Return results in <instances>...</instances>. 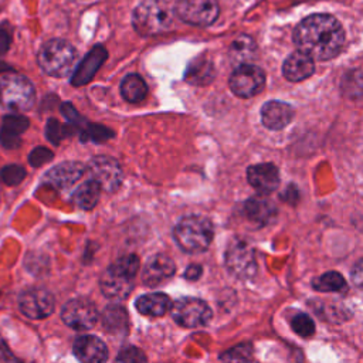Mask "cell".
Returning a JSON list of instances; mask_svg holds the SVG:
<instances>
[{
  "mask_svg": "<svg viewBox=\"0 0 363 363\" xmlns=\"http://www.w3.org/2000/svg\"><path fill=\"white\" fill-rule=\"evenodd\" d=\"M294 43L298 51L312 60H330L336 57L345 43L340 23L329 14H312L295 27Z\"/></svg>",
  "mask_w": 363,
  "mask_h": 363,
  "instance_id": "6da1fadb",
  "label": "cell"
},
{
  "mask_svg": "<svg viewBox=\"0 0 363 363\" xmlns=\"http://www.w3.org/2000/svg\"><path fill=\"white\" fill-rule=\"evenodd\" d=\"M139 269V259L133 254L121 257L101 277V291L113 301L125 299L133 289V279Z\"/></svg>",
  "mask_w": 363,
  "mask_h": 363,
  "instance_id": "7a4b0ae2",
  "label": "cell"
},
{
  "mask_svg": "<svg viewBox=\"0 0 363 363\" xmlns=\"http://www.w3.org/2000/svg\"><path fill=\"white\" fill-rule=\"evenodd\" d=\"M37 61L47 75L62 78L74 69L77 62V50L65 40H48L41 45Z\"/></svg>",
  "mask_w": 363,
  "mask_h": 363,
  "instance_id": "3957f363",
  "label": "cell"
},
{
  "mask_svg": "<svg viewBox=\"0 0 363 363\" xmlns=\"http://www.w3.org/2000/svg\"><path fill=\"white\" fill-rule=\"evenodd\" d=\"M213 224L201 216H187L182 218L173 231L177 245L190 254L204 251L213 240Z\"/></svg>",
  "mask_w": 363,
  "mask_h": 363,
  "instance_id": "277c9868",
  "label": "cell"
},
{
  "mask_svg": "<svg viewBox=\"0 0 363 363\" xmlns=\"http://www.w3.org/2000/svg\"><path fill=\"white\" fill-rule=\"evenodd\" d=\"M173 23V11L163 0H145L133 10L132 24L140 35H155Z\"/></svg>",
  "mask_w": 363,
  "mask_h": 363,
  "instance_id": "5b68a950",
  "label": "cell"
},
{
  "mask_svg": "<svg viewBox=\"0 0 363 363\" xmlns=\"http://www.w3.org/2000/svg\"><path fill=\"white\" fill-rule=\"evenodd\" d=\"M35 101V89L26 77L9 74L0 79V104L16 112L28 111Z\"/></svg>",
  "mask_w": 363,
  "mask_h": 363,
  "instance_id": "8992f818",
  "label": "cell"
},
{
  "mask_svg": "<svg viewBox=\"0 0 363 363\" xmlns=\"http://www.w3.org/2000/svg\"><path fill=\"white\" fill-rule=\"evenodd\" d=\"M174 13L190 26L207 27L217 20L220 7L217 0H177Z\"/></svg>",
  "mask_w": 363,
  "mask_h": 363,
  "instance_id": "52a82bcc",
  "label": "cell"
},
{
  "mask_svg": "<svg viewBox=\"0 0 363 363\" xmlns=\"http://www.w3.org/2000/svg\"><path fill=\"white\" fill-rule=\"evenodd\" d=\"M170 312L173 319L183 328L204 326L211 318L210 306L197 298H180L172 306Z\"/></svg>",
  "mask_w": 363,
  "mask_h": 363,
  "instance_id": "ba28073f",
  "label": "cell"
},
{
  "mask_svg": "<svg viewBox=\"0 0 363 363\" xmlns=\"http://www.w3.org/2000/svg\"><path fill=\"white\" fill-rule=\"evenodd\" d=\"M264 84L265 74L254 64H240L230 77V88L240 98H251L259 94Z\"/></svg>",
  "mask_w": 363,
  "mask_h": 363,
  "instance_id": "9c48e42d",
  "label": "cell"
},
{
  "mask_svg": "<svg viewBox=\"0 0 363 363\" xmlns=\"http://www.w3.org/2000/svg\"><path fill=\"white\" fill-rule=\"evenodd\" d=\"M85 169L89 173L91 180H94L99 186V189L106 191L116 190L123 179L119 163L111 156H95L89 160Z\"/></svg>",
  "mask_w": 363,
  "mask_h": 363,
  "instance_id": "30bf717a",
  "label": "cell"
},
{
  "mask_svg": "<svg viewBox=\"0 0 363 363\" xmlns=\"http://www.w3.org/2000/svg\"><path fill=\"white\" fill-rule=\"evenodd\" d=\"M61 318L69 328L75 330H85L95 326L98 320V311L91 301L85 298H75L64 305Z\"/></svg>",
  "mask_w": 363,
  "mask_h": 363,
  "instance_id": "8fae6325",
  "label": "cell"
},
{
  "mask_svg": "<svg viewBox=\"0 0 363 363\" xmlns=\"http://www.w3.org/2000/svg\"><path fill=\"white\" fill-rule=\"evenodd\" d=\"M20 311L31 319H43L52 313L54 298L43 288H30L21 292L18 298Z\"/></svg>",
  "mask_w": 363,
  "mask_h": 363,
  "instance_id": "7c38bea8",
  "label": "cell"
},
{
  "mask_svg": "<svg viewBox=\"0 0 363 363\" xmlns=\"http://www.w3.org/2000/svg\"><path fill=\"white\" fill-rule=\"evenodd\" d=\"M225 264L231 272L242 278L252 277L257 269L254 250L241 240L230 244L225 252Z\"/></svg>",
  "mask_w": 363,
  "mask_h": 363,
  "instance_id": "4fadbf2b",
  "label": "cell"
},
{
  "mask_svg": "<svg viewBox=\"0 0 363 363\" xmlns=\"http://www.w3.org/2000/svg\"><path fill=\"white\" fill-rule=\"evenodd\" d=\"M85 172V166L79 162H64L50 169L44 174V182L58 190H65L74 186Z\"/></svg>",
  "mask_w": 363,
  "mask_h": 363,
  "instance_id": "5bb4252c",
  "label": "cell"
},
{
  "mask_svg": "<svg viewBox=\"0 0 363 363\" xmlns=\"http://www.w3.org/2000/svg\"><path fill=\"white\" fill-rule=\"evenodd\" d=\"M247 180L259 194H269L279 186V173L272 163H258L247 169Z\"/></svg>",
  "mask_w": 363,
  "mask_h": 363,
  "instance_id": "9a60e30c",
  "label": "cell"
},
{
  "mask_svg": "<svg viewBox=\"0 0 363 363\" xmlns=\"http://www.w3.org/2000/svg\"><path fill=\"white\" fill-rule=\"evenodd\" d=\"M176 271L174 262L164 254H155L147 259L142 272L143 284L149 286H157L173 277Z\"/></svg>",
  "mask_w": 363,
  "mask_h": 363,
  "instance_id": "2e32d148",
  "label": "cell"
},
{
  "mask_svg": "<svg viewBox=\"0 0 363 363\" xmlns=\"http://www.w3.org/2000/svg\"><path fill=\"white\" fill-rule=\"evenodd\" d=\"M74 353L81 363H105L108 360V347L98 337L84 335L75 339Z\"/></svg>",
  "mask_w": 363,
  "mask_h": 363,
  "instance_id": "e0dca14e",
  "label": "cell"
},
{
  "mask_svg": "<svg viewBox=\"0 0 363 363\" xmlns=\"http://www.w3.org/2000/svg\"><path fill=\"white\" fill-rule=\"evenodd\" d=\"M294 109L282 101H268L261 108V122L271 130H281L291 123Z\"/></svg>",
  "mask_w": 363,
  "mask_h": 363,
  "instance_id": "ac0fdd59",
  "label": "cell"
},
{
  "mask_svg": "<svg viewBox=\"0 0 363 363\" xmlns=\"http://www.w3.org/2000/svg\"><path fill=\"white\" fill-rule=\"evenodd\" d=\"M105 60H106V50L102 45H95L77 67L71 78V84L75 86H81L89 82Z\"/></svg>",
  "mask_w": 363,
  "mask_h": 363,
  "instance_id": "d6986e66",
  "label": "cell"
},
{
  "mask_svg": "<svg viewBox=\"0 0 363 363\" xmlns=\"http://www.w3.org/2000/svg\"><path fill=\"white\" fill-rule=\"evenodd\" d=\"M315 71V62L301 51H295L284 61L282 74L291 82H299L309 78Z\"/></svg>",
  "mask_w": 363,
  "mask_h": 363,
  "instance_id": "ffe728a7",
  "label": "cell"
},
{
  "mask_svg": "<svg viewBox=\"0 0 363 363\" xmlns=\"http://www.w3.org/2000/svg\"><path fill=\"white\" fill-rule=\"evenodd\" d=\"M30 122L23 115H7L3 118L0 129V142L6 149H16L20 146V135L28 128Z\"/></svg>",
  "mask_w": 363,
  "mask_h": 363,
  "instance_id": "44dd1931",
  "label": "cell"
},
{
  "mask_svg": "<svg viewBox=\"0 0 363 363\" xmlns=\"http://www.w3.org/2000/svg\"><path fill=\"white\" fill-rule=\"evenodd\" d=\"M244 213L251 223L257 225H265L274 218L275 207L269 200L264 197H251L244 204Z\"/></svg>",
  "mask_w": 363,
  "mask_h": 363,
  "instance_id": "7402d4cb",
  "label": "cell"
},
{
  "mask_svg": "<svg viewBox=\"0 0 363 363\" xmlns=\"http://www.w3.org/2000/svg\"><path fill=\"white\" fill-rule=\"evenodd\" d=\"M172 302L166 294H146L136 299V309L145 316H163L167 311H170Z\"/></svg>",
  "mask_w": 363,
  "mask_h": 363,
  "instance_id": "603a6c76",
  "label": "cell"
},
{
  "mask_svg": "<svg viewBox=\"0 0 363 363\" xmlns=\"http://www.w3.org/2000/svg\"><path fill=\"white\" fill-rule=\"evenodd\" d=\"M121 94L130 104H139L146 98L147 86L143 78L138 74L126 75L121 82Z\"/></svg>",
  "mask_w": 363,
  "mask_h": 363,
  "instance_id": "cb8c5ba5",
  "label": "cell"
},
{
  "mask_svg": "<svg viewBox=\"0 0 363 363\" xmlns=\"http://www.w3.org/2000/svg\"><path fill=\"white\" fill-rule=\"evenodd\" d=\"M214 78V67L204 57L191 61L186 69V79L194 85H206Z\"/></svg>",
  "mask_w": 363,
  "mask_h": 363,
  "instance_id": "d4e9b609",
  "label": "cell"
},
{
  "mask_svg": "<svg viewBox=\"0 0 363 363\" xmlns=\"http://www.w3.org/2000/svg\"><path fill=\"white\" fill-rule=\"evenodd\" d=\"M101 189L94 180H86L72 194V201L77 207L82 210H91L96 206L99 200Z\"/></svg>",
  "mask_w": 363,
  "mask_h": 363,
  "instance_id": "484cf974",
  "label": "cell"
},
{
  "mask_svg": "<svg viewBox=\"0 0 363 363\" xmlns=\"http://www.w3.org/2000/svg\"><path fill=\"white\" fill-rule=\"evenodd\" d=\"M228 51H230V57L234 61H238L242 64H250L248 61L255 57L257 44L250 35L241 34L231 43Z\"/></svg>",
  "mask_w": 363,
  "mask_h": 363,
  "instance_id": "4316f807",
  "label": "cell"
},
{
  "mask_svg": "<svg viewBox=\"0 0 363 363\" xmlns=\"http://www.w3.org/2000/svg\"><path fill=\"white\" fill-rule=\"evenodd\" d=\"M102 320L108 332H118L126 329V312L118 305H111L109 308H106Z\"/></svg>",
  "mask_w": 363,
  "mask_h": 363,
  "instance_id": "83f0119b",
  "label": "cell"
},
{
  "mask_svg": "<svg viewBox=\"0 0 363 363\" xmlns=\"http://www.w3.org/2000/svg\"><path fill=\"white\" fill-rule=\"evenodd\" d=\"M313 288L320 292H337L345 288V279L339 272L329 271L313 279Z\"/></svg>",
  "mask_w": 363,
  "mask_h": 363,
  "instance_id": "f1b7e54d",
  "label": "cell"
},
{
  "mask_svg": "<svg viewBox=\"0 0 363 363\" xmlns=\"http://www.w3.org/2000/svg\"><path fill=\"white\" fill-rule=\"evenodd\" d=\"M252 357V346L250 343H241L225 350L221 354V360L225 363H247Z\"/></svg>",
  "mask_w": 363,
  "mask_h": 363,
  "instance_id": "f546056e",
  "label": "cell"
},
{
  "mask_svg": "<svg viewBox=\"0 0 363 363\" xmlns=\"http://www.w3.org/2000/svg\"><path fill=\"white\" fill-rule=\"evenodd\" d=\"M26 179V169L20 164H7L1 169V180L7 186H17Z\"/></svg>",
  "mask_w": 363,
  "mask_h": 363,
  "instance_id": "4dcf8cb0",
  "label": "cell"
},
{
  "mask_svg": "<svg viewBox=\"0 0 363 363\" xmlns=\"http://www.w3.org/2000/svg\"><path fill=\"white\" fill-rule=\"evenodd\" d=\"M292 329L302 337H308L315 333V323L306 313H298L292 318Z\"/></svg>",
  "mask_w": 363,
  "mask_h": 363,
  "instance_id": "1f68e13d",
  "label": "cell"
},
{
  "mask_svg": "<svg viewBox=\"0 0 363 363\" xmlns=\"http://www.w3.org/2000/svg\"><path fill=\"white\" fill-rule=\"evenodd\" d=\"M68 135L67 132V126L61 125L57 119H48L47 125H45V136L50 142H52L54 145H58L60 140L62 138H65Z\"/></svg>",
  "mask_w": 363,
  "mask_h": 363,
  "instance_id": "d6a6232c",
  "label": "cell"
},
{
  "mask_svg": "<svg viewBox=\"0 0 363 363\" xmlns=\"http://www.w3.org/2000/svg\"><path fill=\"white\" fill-rule=\"evenodd\" d=\"M54 157V153L45 147V146H37L34 147L30 155H28V163L33 166V167H38L47 162H50L51 159Z\"/></svg>",
  "mask_w": 363,
  "mask_h": 363,
  "instance_id": "836d02e7",
  "label": "cell"
},
{
  "mask_svg": "<svg viewBox=\"0 0 363 363\" xmlns=\"http://www.w3.org/2000/svg\"><path fill=\"white\" fill-rule=\"evenodd\" d=\"M118 360L121 363H146V356L140 349L135 346H128L119 352Z\"/></svg>",
  "mask_w": 363,
  "mask_h": 363,
  "instance_id": "e575fe53",
  "label": "cell"
},
{
  "mask_svg": "<svg viewBox=\"0 0 363 363\" xmlns=\"http://www.w3.org/2000/svg\"><path fill=\"white\" fill-rule=\"evenodd\" d=\"M112 136V132L106 128H102V126H96V125H89L86 130H84V135H82V140H94V142H101V140H105L108 138Z\"/></svg>",
  "mask_w": 363,
  "mask_h": 363,
  "instance_id": "d590c367",
  "label": "cell"
},
{
  "mask_svg": "<svg viewBox=\"0 0 363 363\" xmlns=\"http://www.w3.org/2000/svg\"><path fill=\"white\" fill-rule=\"evenodd\" d=\"M11 44V34L10 30L4 26H0V55L6 54Z\"/></svg>",
  "mask_w": 363,
  "mask_h": 363,
  "instance_id": "8d00e7d4",
  "label": "cell"
},
{
  "mask_svg": "<svg viewBox=\"0 0 363 363\" xmlns=\"http://www.w3.org/2000/svg\"><path fill=\"white\" fill-rule=\"evenodd\" d=\"M61 112H62V115H64L69 122H74V123H78V122H79V115L77 113V111L74 109V106H72L71 104H62Z\"/></svg>",
  "mask_w": 363,
  "mask_h": 363,
  "instance_id": "74e56055",
  "label": "cell"
},
{
  "mask_svg": "<svg viewBox=\"0 0 363 363\" xmlns=\"http://www.w3.org/2000/svg\"><path fill=\"white\" fill-rule=\"evenodd\" d=\"M200 275H201V267H199V265H191V267H189V268L186 269V274H184V277H186L187 279H197Z\"/></svg>",
  "mask_w": 363,
  "mask_h": 363,
  "instance_id": "f35d334b",
  "label": "cell"
},
{
  "mask_svg": "<svg viewBox=\"0 0 363 363\" xmlns=\"http://www.w3.org/2000/svg\"><path fill=\"white\" fill-rule=\"evenodd\" d=\"M9 69H11L6 62H1L0 61V72H6V71H9Z\"/></svg>",
  "mask_w": 363,
  "mask_h": 363,
  "instance_id": "ab89813d",
  "label": "cell"
}]
</instances>
